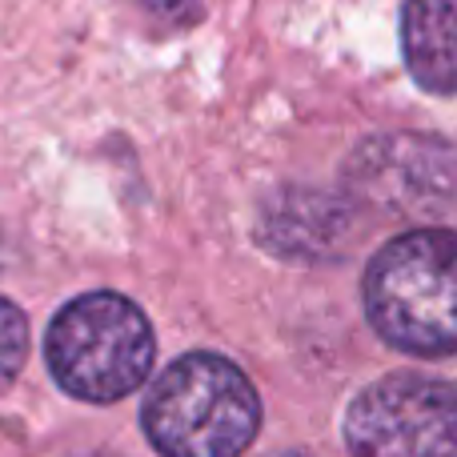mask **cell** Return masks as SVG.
<instances>
[{
  "instance_id": "1",
  "label": "cell",
  "mask_w": 457,
  "mask_h": 457,
  "mask_svg": "<svg viewBox=\"0 0 457 457\" xmlns=\"http://www.w3.org/2000/svg\"><path fill=\"white\" fill-rule=\"evenodd\" d=\"M365 313L394 349L413 357L457 353V233L413 228L365 269Z\"/></svg>"
},
{
  "instance_id": "2",
  "label": "cell",
  "mask_w": 457,
  "mask_h": 457,
  "mask_svg": "<svg viewBox=\"0 0 457 457\" xmlns=\"http://www.w3.org/2000/svg\"><path fill=\"white\" fill-rule=\"evenodd\" d=\"M145 434L161 457H241L261 426V402L228 357L189 353L145 397Z\"/></svg>"
},
{
  "instance_id": "3",
  "label": "cell",
  "mask_w": 457,
  "mask_h": 457,
  "mask_svg": "<svg viewBox=\"0 0 457 457\" xmlns=\"http://www.w3.org/2000/svg\"><path fill=\"white\" fill-rule=\"evenodd\" d=\"M48 370L85 402H117L133 394L153 365L149 317L120 293H85L48 325Z\"/></svg>"
},
{
  "instance_id": "4",
  "label": "cell",
  "mask_w": 457,
  "mask_h": 457,
  "mask_svg": "<svg viewBox=\"0 0 457 457\" xmlns=\"http://www.w3.org/2000/svg\"><path fill=\"white\" fill-rule=\"evenodd\" d=\"M353 457H457V389L421 373H389L353 397Z\"/></svg>"
},
{
  "instance_id": "5",
  "label": "cell",
  "mask_w": 457,
  "mask_h": 457,
  "mask_svg": "<svg viewBox=\"0 0 457 457\" xmlns=\"http://www.w3.org/2000/svg\"><path fill=\"white\" fill-rule=\"evenodd\" d=\"M357 197L397 217L457 213V157L421 137H378L349 165Z\"/></svg>"
},
{
  "instance_id": "6",
  "label": "cell",
  "mask_w": 457,
  "mask_h": 457,
  "mask_svg": "<svg viewBox=\"0 0 457 457\" xmlns=\"http://www.w3.org/2000/svg\"><path fill=\"white\" fill-rule=\"evenodd\" d=\"M402 48L421 88L457 96V0H405Z\"/></svg>"
},
{
  "instance_id": "7",
  "label": "cell",
  "mask_w": 457,
  "mask_h": 457,
  "mask_svg": "<svg viewBox=\"0 0 457 457\" xmlns=\"http://www.w3.org/2000/svg\"><path fill=\"white\" fill-rule=\"evenodd\" d=\"M349 233V213L329 197L293 193L265 209V245L289 257H325Z\"/></svg>"
},
{
  "instance_id": "8",
  "label": "cell",
  "mask_w": 457,
  "mask_h": 457,
  "mask_svg": "<svg viewBox=\"0 0 457 457\" xmlns=\"http://www.w3.org/2000/svg\"><path fill=\"white\" fill-rule=\"evenodd\" d=\"M24 357H29V321L12 301L0 297V394L12 386Z\"/></svg>"
},
{
  "instance_id": "9",
  "label": "cell",
  "mask_w": 457,
  "mask_h": 457,
  "mask_svg": "<svg viewBox=\"0 0 457 457\" xmlns=\"http://www.w3.org/2000/svg\"><path fill=\"white\" fill-rule=\"evenodd\" d=\"M277 457H301V453H277Z\"/></svg>"
}]
</instances>
